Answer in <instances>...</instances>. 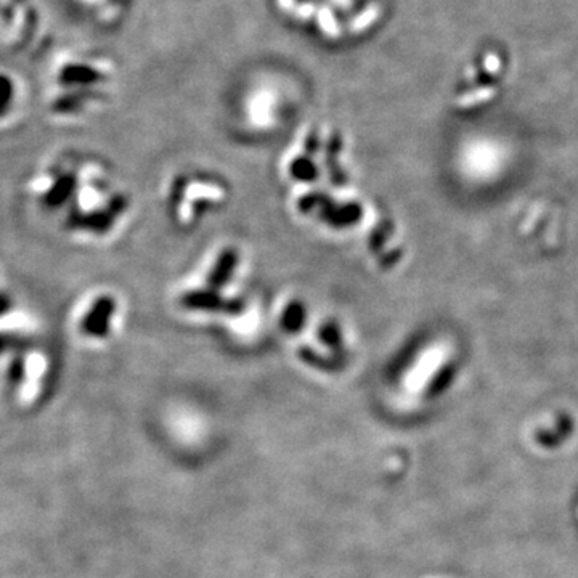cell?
<instances>
[{
	"mask_svg": "<svg viewBox=\"0 0 578 578\" xmlns=\"http://www.w3.org/2000/svg\"><path fill=\"white\" fill-rule=\"evenodd\" d=\"M44 13L37 0H0V57H20L42 41Z\"/></svg>",
	"mask_w": 578,
	"mask_h": 578,
	"instance_id": "obj_5",
	"label": "cell"
},
{
	"mask_svg": "<svg viewBox=\"0 0 578 578\" xmlns=\"http://www.w3.org/2000/svg\"><path fill=\"white\" fill-rule=\"evenodd\" d=\"M26 100L28 89L25 79L9 66L0 65V137L20 123Z\"/></svg>",
	"mask_w": 578,
	"mask_h": 578,
	"instance_id": "obj_6",
	"label": "cell"
},
{
	"mask_svg": "<svg viewBox=\"0 0 578 578\" xmlns=\"http://www.w3.org/2000/svg\"><path fill=\"white\" fill-rule=\"evenodd\" d=\"M74 9L95 28H116L131 12L134 0H71Z\"/></svg>",
	"mask_w": 578,
	"mask_h": 578,
	"instance_id": "obj_7",
	"label": "cell"
},
{
	"mask_svg": "<svg viewBox=\"0 0 578 578\" xmlns=\"http://www.w3.org/2000/svg\"><path fill=\"white\" fill-rule=\"evenodd\" d=\"M131 208L110 166L95 155L78 153L73 187L57 216L60 232L79 245H103L114 237Z\"/></svg>",
	"mask_w": 578,
	"mask_h": 578,
	"instance_id": "obj_2",
	"label": "cell"
},
{
	"mask_svg": "<svg viewBox=\"0 0 578 578\" xmlns=\"http://www.w3.org/2000/svg\"><path fill=\"white\" fill-rule=\"evenodd\" d=\"M18 307L17 301L13 298L12 294L9 293V289L5 288L0 281V315L7 314L10 310Z\"/></svg>",
	"mask_w": 578,
	"mask_h": 578,
	"instance_id": "obj_8",
	"label": "cell"
},
{
	"mask_svg": "<svg viewBox=\"0 0 578 578\" xmlns=\"http://www.w3.org/2000/svg\"><path fill=\"white\" fill-rule=\"evenodd\" d=\"M123 322V302L113 289L95 286L82 294L71 309L74 338L89 349H103L118 338Z\"/></svg>",
	"mask_w": 578,
	"mask_h": 578,
	"instance_id": "obj_3",
	"label": "cell"
},
{
	"mask_svg": "<svg viewBox=\"0 0 578 578\" xmlns=\"http://www.w3.org/2000/svg\"><path fill=\"white\" fill-rule=\"evenodd\" d=\"M118 66L97 50H73L55 58L45 79L44 108L52 123L81 126L113 102Z\"/></svg>",
	"mask_w": 578,
	"mask_h": 578,
	"instance_id": "obj_1",
	"label": "cell"
},
{
	"mask_svg": "<svg viewBox=\"0 0 578 578\" xmlns=\"http://www.w3.org/2000/svg\"><path fill=\"white\" fill-rule=\"evenodd\" d=\"M7 381L18 407L31 408L41 402L57 373V362L49 347L33 339L9 355Z\"/></svg>",
	"mask_w": 578,
	"mask_h": 578,
	"instance_id": "obj_4",
	"label": "cell"
},
{
	"mask_svg": "<svg viewBox=\"0 0 578 578\" xmlns=\"http://www.w3.org/2000/svg\"><path fill=\"white\" fill-rule=\"evenodd\" d=\"M501 65H503V63H501V58L498 57L497 53H487V55H485L484 68L487 73H500Z\"/></svg>",
	"mask_w": 578,
	"mask_h": 578,
	"instance_id": "obj_9",
	"label": "cell"
}]
</instances>
